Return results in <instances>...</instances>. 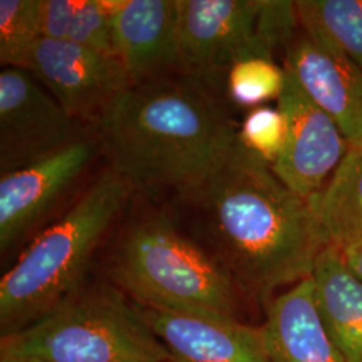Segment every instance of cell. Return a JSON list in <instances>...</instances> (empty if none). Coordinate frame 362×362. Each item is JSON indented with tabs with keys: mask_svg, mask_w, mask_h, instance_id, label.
<instances>
[{
	"mask_svg": "<svg viewBox=\"0 0 362 362\" xmlns=\"http://www.w3.org/2000/svg\"><path fill=\"white\" fill-rule=\"evenodd\" d=\"M177 204L194 211L203 247L242 293L264 303L310 278L329 245L309 200L240 141L219 170Z\"/></svg>",
	"mask_w": 362,
	"mask_h": 362,
	"instance_id": "6da1fadb",
	"label": "cell"
},
{
	"mask_svg": "<svg viewBox=\"0 0 362 362\" xmlns=\"http://www.w3.org/2000/svg\"><path fill=\"white\" fill-rule=\"evenodd\" d=\"M110 168L176 202L200 189L239 141L216 90L194 78L132 83L100 122Z\"/></svg>",
	"mask_w": 362,
	"mask_h": 362,
	"instance_id": "7a4b0ae2",
	"label": "cell"
},
{
	"mask_svg": "<svg viewBox=\"0 0 362 362\" xmlns=\"http://www.w3.org/2000/svg\"><path fill=\"white\" fill-rule=\"evenodd\" d=\"M133 194L129 181L105 169L77 203L27 247L0 281L3 336L37 322L82 284L91 255Z\"/></svg>",
	"mask_w": 362,
	"mask_h": 362,
	"instance_id": "3957f363",
	"label": "cell"
},
{
	"mask_svg": "<svg viewBox=\"0 0 362 362\" xmlns=\"http://www.w3.org/2000/svg\"><path fill=\"white\" fill-rule=\"evenodd\" d=\"M109 272L117 288L139 306L239 320L242 291L233 278L164 214L130 224Z\"/></svg>",
	"mask_w": 362,
	"mask_h": 362,
	"instance_id": "277c9868",
	"label": "cell"
},
{
	"mask_svg": "<svg viewBox=\"0 0 362 362\" xmlns=\"http://www.w3.org/2000/svg\"><path fill=\"white\" fill-rule=\"evenodd\" d=\"M0 351L40 362H168V351L116 286H78L26 329L1 337Z\"/></svg>",
	"mask_w": 362,
	"mask_h": 362,
	"instance_id": "5b68a950",
	"label": "cell"
},
{
	"mask_svg": "<svg viewBox=\"0 0 362 362\" xmlns=\"http://www.w3.org/2000/svg\"><path fill=\"white\" fill-rule=\"evenodd\" d=\"M297 26L294 1L180 0L177 74L216 90L235 64L272 59Z\"/></svg>",
	"mask_w": 362,
	"mask_h": 362,
	"instance_id": "8992f818",
	"label": "cell"
},
{
	"mask_svg": "<svg viewBox=\"0 0 362 362\" xmlns=\"http://www.w3.org/2000/svg\"><path fill=\"white\" fill-rule=\"evenodd\" d=\"M81 121L23 69L0 73V170L1 175L40 161L85 139Z\"/></svg>",
	"mask_w": 362,
	"mask_h": 362,
	"instance_id": "52a82bcc",
	"label": "cell"
},
{
	"mask_svg": "<svg viewBox=\"0 0 362 362\" xmlns=\"http://www.w3.org/2000/svg\"><path fill=\"white\" fill-rule=\"evenodd\" d=\"M26 70L43 83L70 116L97 124L132 85L118 57L94 52L70 40L40 39Z\"/></svg>",
	"mask_w": 362,
	"mask_h": 362,
	"instance_id": "ba28073f",
	"label": "cell"
},
{
	"mask_svg": "<svg viewBox=\"0 0 362 362\" xmlns=\"http://www.w3.org/2000/svg\"><path fill=\"white\" fill-rule=\"evenodd\" d=\"M278 109L285 116L287 136L272 170L293 192L313 200L341 164L348 143L332 117L314 104L287 73Z\"/></svg>",
	"mask_w": 362,
	"mask_h": 362,
	"instance_id": "9c48e42d",
	"label": "cell"
},
{
	"mask_svg": "<svg viewBox=\"0 0 362 362\" xmlns=\"http://www.w3.org/2000/svg\"><path fill=\"white\" fill-rule=\"evenodd\" d=\"M98 144L85 137L0 179V250L27 238L90 167Z\"/></svg>",
	"mask_w": 362,
	"mask_h": 362,
	"instance_id": "30bf717a",
	"label": "cell"
},
{
	"mask_svg": "<svg viewBox=\"0 0 362 362\" xmlns=\"http://www.w3.org/2000/svg\"><path fill=\"white\" fill-rule=\"evenodd\" d=\"M284 69L332 117L350 148L362 146V67L303 33L286 47Z\"/></svg>",
	"mask_w": 362,
	"mask_h": 362,
	"instance_id": "8fae6325",
	"label": "cell"
},
{
	"mask_svg": "<svg viewBox=\"0 0 362 362\" xmlns=\"http://www.w3.org/2000/svg\"><path fill=\"white\" fill-rule=\"evenodd\" d=\"M139 309L168 362H270L262 327L219 315Z\"/></svg>",
	"mask_w": 362,
	"mask_h": 362,
	"instance_id": "7c38bea8",
	"label": "cell"
},
{
	"mask_svg": "<svg viewBox=\"0 0 362 362\" xmlns=\"http://www.w3.org/2000/svg\"><path fill=\"white\" fill-rule=\"evenodd\" d=\"M118 58L132 83L177 74L180 0H109Z\"/></svg>",
	"mask_w": 362,
	"mask_h": 362,
	"instance_id": "4fadbf2b",
	"label": "cell"
},
{
	"mask_svg": "<svg viewBox=\"0 0 362 362\" xmlns=\"http://www.w3.org/2000/svg\"><path fill=\"white\" fill-rule=\"evenodd\" d=\"M262 329L270 362H345L325 327L311 276L266 303Z\"/></svg>",
	"mask_w": 362,
	"mask_h": 362,
	"instance_id": "5bb4252c",
	"label": "cell"
},
{
	"mask_svg": "<svg viewBox=\"0 0 362 362\" xmlns=\"http://www.w3.org/2000/svg\"><path fill=\"white\" fill-rule=\"evenodd\" d=\"M317 308L345 362H362V281L336 246H327L311 274Z\"/></svg>",
	"mask_w": 362,
	"mask_h": 362,
	"instance_id": "9a60e30c",
	"label": "cell"
},
{
	"mask_svg": "<svg viewBox=\"0 0 362 362\" xmlns=\"http://www.w3.org/2000/svg\"><path fill=\"white\" fill-rule=\"evenodd\" d=\"M309 202L330 246L342 250L362 240V146L348 149L322 192Z\"/></svg>",
	"mask_w": 362,
	"mask_h": 362,
	"instance_id": "2e32d148",
	"label": "cell"
},
{
	"mask_svg": "<svg viewBox=\"0 0 362 362\" xmlns=\"http://www.w3.org/2000/svg\"><path fill=\"white\" fill-rule=\"evenodd\" d=\"M299 26L362 67V0H298Z\"/></svg>",
	"mask_w": 362,
	"mask_h": 362,
	"instance_id": "e0dca14e",
	"label": "cell"
},
{
	"mask_svg": "<svg viewBox=\"0 0 362 362\" xmlns=\"http://www.w3.org/2000/svg\"><path fill=\"white\" fill-rule=\"evenodd\" d=\"M42 0H0V61L26 70L42 39Z\"/></svg>",
	"mask_w": 362,
	"mask_h": 362,
	"instance_id": "ac0fdd59",
	"label": "cell"
},
{
	"mask_svg": "<svg viewBox=\"0 0 362 362\" xmlns=\"http://www.w3.org/2000/svg\"><path fill=\"white\" fill-rule=\"evenodd\" d=\"M286 71L274 59L248 58L230 69L227 91L231 101L240 106H259L279 98L285 88Z\"/></svg>",
	"mask_w": 362,
	"mask_h": 362,
	"instance_id": "d6986e66",
	"label": "cell"
},
{
	"mask_svg": "<svg viewBox=\"0 0 362 362\" xmlns=\"http://www.w3.org/2000/svg\"><path fill=\"white\" fill-rule=\"evenodd\" d=\"M287 136V122L276 107L260 106L251 110L238 132L240 144L251 153L272 165L281 155Z\"/></svg>",
	"mask_w": 362,
	"mask_h": 362,
	"instance_id": "ffe728a7",
	"label": "cell"
},
{
	"mask_svg": "<svg viewBox=\"0 0 362 362\" xmlns=\"http://www.w3.org/2000/svg\"><path fill=\"white\" fill-rule=\"evenodd\" d=\"M67 40L94 52L118 57L109 0H79Z\"/></svg>",
	"mask_w": 362,
	"mask_h": 362,
	"instance_id": "44dd1931",
	"label": "cell"
},
{
	"mask_svg": "<svg viewBox=\"0 0 362 362\" xmlns=\"http://www.w3.org/2000/svg\"><path fill=\"white\" fill-rule=\"evenodd\" d=\"M79 0H42V38L67 40Z\"/></svg>",
	"mask_w": 362,
	"mask_h": 362,
	"instance_id": "7402d4cb",
	"label": "cell"
},
{
	"mask_svg": "<svg viewBox=\"0 0 362 362\" xmlns=\"http://www.w3.org/2000/svg\"><path fill=\"white\" fill-rule=\"evenodd\" d=\"M350 270L362 281V240L341 250Z\"/></svg>",
	"mask_w": 362,
	"mask_h": 362,
	"instance_id": "603a6c76",
	"label": "cell"
},
{
	"mask_svg": "<svg viewBox=\"0 0 362 362\" xmlns=\"http://www.w3.org/2000/svg\"><path fill=\"white\" fill-rule=\"evenodd\" d=\"M0 362H40L33 357H27L22 354H13L7 351H0Z\"/></svg>",
	"mask_w": 362,
	"mask_h": 362,
	"instance_id": "cb8c5ba5",
	"label": "cell"
}]
</instances>
